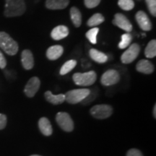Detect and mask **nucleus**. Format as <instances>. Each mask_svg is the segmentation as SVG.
I'll list each match as a JSON object with an SVG mask.
<instances>
[{"instance_id": "f257e3e1", "label": "nucleus", "mask_w": 156, "mask_h": 156, "mask_svg": "<svg viewBox=\"0 0 156 156\" xmlns=\"http://www.w3.org/2000/svg\"><path fill=\"white\" fill-rule=\"evenodd\" d=\"M26 10L25 0H5L4 15L7 17H18Z\"/></svg>"}, {"instance_id": "f03ea898", "label": "nucleus", "mask_w": 156, "mask_h": 156, "mask_svg": "<svg viewBox=\"0 0 156 156\" xmlns=\"http://www.w3.org/2000/svg\"><path fill=\"white\" fill-rule=\"evenodd\" d=\"M0 48L8 55L14 56L18 51L19 46L8 34L0 32Z\"/></svg>"}, {"instance_id": "7ed1b4c3", "label": "nucleus", "mask_w": 156, "mask_h": 156, "mask_svg": "<svg viewBox=\"0 0 156 156\" xmlns=\"http://www.w3.org/2000/svg\"><path fill=\"white\" fill-rule=\"evenodd\" d=\"M97 79L95 72L91 71L83 73H75L73 76V80L76 85L80 86H90L95 83Z\"/></svg>"}, {"instance_id": "20e7f679", "label": "nucleus", "mask_w": 156, "mask_h": 156, "mask_svg": "<svg viewBox=\"0 0 156 156\" xmlns=\"http://www.w3.org/2000/svg\"><path fill=\"white\" fill-rule=\"evenodd\" d=\"M90 93V90L87 88L75 89L68 91L64 94L65 101L70 104L81 103Z\"/></svg>"}, {"instance_id": "39448f33", "label": "nucleus", "mask_w": 156, "mask_h": 156, "mask_svg": "<svg viewBox=\"0 0 156 156\" xmlns=\"http://www.w3.org/2000/svg\"><path fill=\"white\" fill-rule=\"evenodd\" d=\"M90 114L95 119H104L110 117L113 114V108L108 104L95 105L90 109Z\"/></svg>"}, {"instance_id": "423d86ee", "label": "nucleus", "mask_w": 156, "mask_h": 156, "mask_svg": "<svg viewBox=\"0 0 156 156\" xmlns=\"http://www.w3.org/2000/svg\"><path fill=\"white\" fill-rule=\"evenodd\" d=\"M58 125L64 131L70 132L74 129V122L70 115L66 112H58L56 116Z\"/></svg>"}, {"instance_id": "0eeeda50", "label": "nucleus", "mask_w": 156, "mask_h": 156, "mask_svg": "<svg viewBox=\"0 0 156 156\" xmlns=\"http://www.w3.org/2000/svg\"><path fill=\"white\" fill-rule=\"evenodd\" d=\"M140 52V46L138 44L130 45L128 49H126L121 56V61L123 64H128L133 62L137 58Z\"/></svg>"}, {"instance_id": "6e6552de", "label": "nucleus", "mask_w": 156, "mask_h": 156, "mask_svg": "<svg viewBox=\"0 0 156 156\" xmlns=\"http://www.w3.org/2000/svg\"><path fill=\"white\" fill-rule=\"evenodd\" d=\"M120 80V75L116 69H108L101 76V83L104 86H111L118 83Z\"/></svg>"}, {"instance_id": "1a4fd4ad", "label": "nucleus", "mask_w": 156, "mask_h": 156, "mask_svg": "<svg viewBox=\"0 0 156 156\" xmlns=\"http://www.w3.org/2000/svg\"><path fill=\"white\" fill-rule=\"evenodd\" d=\"M112 23L126 33H130L132 30V25L129 20L122 13H116L114 15Z\"/></svg>"}, {"instance_id": "9d476101", "label": "nucleus", "mask_w": 156, "mask_h": 156, "mask_svg": "<svg viewBox=\"0 0 156 156\" xmlns=\"http://www.w3.org/2000/svg\"><path fill=\"white\" fill-rule=\"evenodd\" d=\"M41 85V81L38 77H33L29 80L24 89L25 94L28 98H33L38 92Z\"/></svg>"}, {"instance_id": "9b49d317", "label": "nucleus", "mask_w": 156, "mask_h": 156, "mask_svg": "<svg viewBox=\"0 0 156 156\" xmlns=\"http://www.w3.org/2000/svg\"><path fill=\"white\" fill-rule=\"evenodd\" d=\"M135 19L138 25L142 30L150 31L152 29V23L151 20L144 11H138L135 15Z\"/></svg>"}, {"instance_id": "f8f14e48", "label": "nucleus", "mask_w": 156, "mask_h": 156, "mask_svg": "<svg viewBox=\"0 0 156 156\" xmlns=\"http://www.w3.org/2000/svg\"><path fill=\"white\" fill-rule=\"evenodd\" d=\"M21 62L23 68L26 70H30L34 66V58L32 52L30 50H23L21 54Z\"/></svg>"}, {"instance_id": "ddd939ff", "label": "nucleus", "mask_w": 156, "mask_h": 156, "mask_svg": "<svg viewBox=\"0 0 156 156\" xmlns=\"http://www.w3.org/2000/svg\"><path fill=\"white\" fill-rule=\"evenodd\" d=\"M69 35V29L65 25H58L51 30V37L55 41L65 38Z\"/></svg>"}, {"instance_id": "4468645a", "label": "nucleus", "mask_w": 156, "mask_h": 156, "mask_svg": "<svg viewBox=\"0 0 156 156\" xmlns=\"http://www.w3.org/2000/svg\"><path fill=\"white\" fill-rule=\"evenodd\" d=\"M136 69L139 73L150 75L154 72V66L147 59H141L136 64Z\"/></svg>"}, {"instance_id": "2eb2a0df", "label": "nucleus", "mask_w": 156, "mask_h": 156, "mask_svg": "<svg viewBox=\"0 0 156 156\" xmlns=\"http://www.w3.org/2000/svg\"><path fill=\"white\" fill-rule=\"evenodd\" d=\"M64 48L60 45H54L50 46L46 51V57L49 60H56L63 54Z\"/></svg>"}, {"instance_id": "dca6fc26", "label": "nucleus", "mask_w": 156, "mask_h": 156, "mask_svg": "<svg viewBox=\"0 0 156 156\" xmlns=\"http://www.w3.org/2000/svg\"><path fill=\"white\" fill-rule=\"evenodd\" d=\"M69 0H46V8L51 10H57V9H63L69 5Z\"/></svg>"}, {"instance_id": "f3484780", "label": "nucleus", "mask_w": 156, "mask_h": 156, "mask_svg": "<svg viewBox=\"0 0 156 156\" xmlns=\"http://www.w3.org/2000/svg\"><path fill=\"white\" fill-rule=\"evenodd\" d=\"M38 127L41 133L45 136H50L53 132L51 124L46 117H42L38 121Z\"/></svg>"}, {"instance_id": "a211bd4d", "label": "nucleus", "mask_w": 156, "mask_h": 156, "mask_svg": "<svg viewBox=\"0 0 156 156\" xmlns=\"http://www.w3.org/2000/svg\"><path fill=\"white\" fill-rule=\"evenodd\" d=\"M89 56L93 61L98 64H104L108 61V56L100 51L95 49V48H91L89 51Z\"/></svg>"}, {"instance_id": "6ab92c4d", "label": "nucleus", "mask_w": 156, "mask_h": 156, "mask_svg": "<svg viewBox=\"0 0 156 156\" xmlns=\"http://www.w3.org/2000/svg\"><path fill=\"white\" fill-rule=\"evenodd\" d=\"M44 96L48 102L53 105L62 104V103L65 101V95H64V94L54 95L51 91L48 90L45 93Z\"/></svg>"}, {"instance_id": "aec40b11", "label": "nucleus", "mask_w": 156, "mask_h": 156, "mask_svg": "<svg viewBox=\"0 0 156 156\" xmlns=\"http://www.w3.org/2000/svg\"><path fill=\"white\" fill-rule=\"evenodd\" d=\"M70 17L74 25L76 28H79L82 24V14L76 7H73L70 9Z\"/></svg>"}, {"instance_id": "412c9836", "label": "nucleus", "mask_w": 156, "mask_h": 156, "mask_svg": "<svg viewBox=\"0 0 156 156\" xmlns=\"http://www.w3.org/2000/svg\"><path fill=\"white\" fill-rule=\"evenodd\" d=\"M105 18L103 15L101 13H95L88 19L87 22V25L89 27H96L97 25H101V23L104 22Z\"/></svg>"}, {"instance_id": "4be33fe9", "label": "nucleus", "mask_w": 156, "mask_h": 156, "mask_svg": "<svg viewBox=\"0 0 156 156\" xmlns=\"http://www.w3.org/2000/svg\"><path fill=\"white\" fill-rule=\"evenodd\" d=\"M145 55L147 58H154L156 56V41L153 39L148 43L145 49Z\"/></svg>"}, {"instance_id": "5701e85b", "label": "nucleus", "mask_w": 156, "mask_h": 156, "mask_svg": "<svg viewBox=\"0 0 156 156\" xmlns=\"http://www.w3.org/2000/svg\"><path fill=\"white\" fill-rule=\"evenodd\" d=\"M76 65H77V61L75 59H70L69 61L66 62L60 69L59 74L61 75H67L76 67Z\"/></svg>"}, {"instance_id": "b1692460", "label": "nucleus", "mask_w": 156, "mask_h": 156, "mask_svg": "<svg viewBox=\"0 0 156 156\" xmlns=\"http://www.w3.org/2000/svg\"><path fill=\"white\" fill-rule=\"evenodd\" d=\"M132 41V36L129 33H126L122 36V40L119 43L118 46L120 49H124L128 47Z\"/></svg>"}, {"instance_id": "393cba45", "label": "nucleus", "mask_w": 156, "mask_h": 156, "mask_svg": "<svg viewBox=\"0 0 156 156\" xmlns=\"http://www.w3.org/2000/svg\"><path fill=\"white\" fill-rule=\"evenodd\" d=\"M99 33V28L97 27H93V28L90 29L85 34L86 38L91 44H97V36Z\"/></svg>"}, {"instance_id": "a878e982", "label": "nucleus", "mask_w": 156, "mask_h": 156, "mask_svg": "<svg viewBox=\"0 0 156 156\" xmlns=\"http://www.w3.org/2000/svg\"><path fill=\"white\" fill-rule=\"evenodd\" d=\"M118 5L124 11H130L134 7L133 0H119Z\"/></svg>"}, {"instance_id": "bb28decb", "label": "nucleus", "mask_w": 156, "mask_h": 156, "mask_svg": "<svg viewBox=\"0 0 156 156\" xmlns=\"http://www.w3.org/2000/svg\"><path fill=\"white\" fill-rule=\"evenodd\" d=\"M97 88V87H96ZM96 88H93L92 90H90V94L87 95V96L85 98L84 100L82 101L81 103L83 105H87L90 103V102H92L93 100H95V98H96L98 94V90H97V91H95V90Z\"/></svg>"}, {"instance_id": "cd10ccee", "label": "nucleus", "mask_w": 156, "mask_h": 156, "mask_svg": "<svg viewBox=\"0 0 156 156\" xmlns=\"http://www.w3.org/2000/svg\"><path fill=\"white\" fill-rule=\"evenodd\" d=\"M147 7L153 16H156V0H145Z\"/></svg>"}, {"instance_id": "c85d7f7f", "label": "nucleus", "mask_w": 156, "mask_h": 156, "mask_svg": "<svg viewBox=\"0 0 156 156\" xmlns=\"http://www.w3.org/2000/svg\"><path fill=\"white\" fill-rule=\"evenodd\" d=\"M101 0H84V4L87 8L92 9L98 7Z\"/></svg>"}, {"instance_id": "c756f323", "label": "nucleus", "mask_w": 156, "mask_h": 156, "mask_svg": "<svg viewBox=\"0 0 156 156\" xmlns=\"http://www.w3.org/2000/svg\"><path fill=\"white\" fill-rule=\"evenodd\" d=\"M126 156H143V155L139 150L133 148V149L129 150L126 153Z\"/></svg>"}, {"instance_id": "7c9ffc66", "label": "nucleus", "mask_w": 156, "mask_h": 156, "mask_svg": "<svg viewBox=\"0 0 156 156\" xmlns=\"http://www.w3.org/2000/svg\"><path fill=\"white\" fill-rule=\"evenodd\" d=\"M7 116L5 114H0V130L3 129L5 128L6 125H7Z\"/></svg>"}, {"instance_id": "2f4dec72", "label": "nucleus", "mask_w": 156, "mask_h": 156, "mask_svg": "<svg viewBox=\"0 0 156 156\" xmlns=\"http://www.w3.org/2000/svg\"><path fill=\"white\" fill-rule=\"evenodd\" d=\"M6 66H7V60H6L3 54L2 53V51H0V68L5 69Z\"/></svg>"}, {"instance_id": "473e14b6", "label": "nucleus", "mask_w": 156, "mask_h": 156, "mask_svg": "<svg viewBox=\"0 0 156 156\" xmlns=\"http://www.w3.org/2000/svg\"><path fill=\"white\" fill-rule=\"evenodd\" d=\"M153 113V116H154V118L155 119V118H156V105H155V106H154Z\"/></svg>"}, {"instance_id": "72a5a7b5", "label": "nucleus", "mask_w": 156, "mask_h": 156, "mask_svg": "<svg viewBox=\"0 0 156 156\" xmlns=\"http://www.w3.org/2000/svg\"><path fill=\"white\" fill-rule=\"evenodd\" d=\"M30 156H41V155H32Z\"/></svg>"}]
</instances>
